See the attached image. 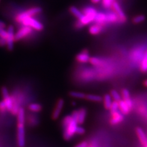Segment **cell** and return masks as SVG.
I'll return each mask as SVG.
<instances>
[{"mask_svg":"<svg viewBox=\"0 0 147 147\" xmlns=\"http://www.w3.org/2000/svg\"><path fill=\"white\" fill-rule=\"evenodd\" d=\"M63 127V137L66 140H69L76 134L78 123L72 115H67L62 120Z\"/></svg>","mask_w":147,"mask_h":147,"instance_id":"cell-1","label":"cell"},{"mask_svg":"<svg viewBox=\"0 0 147 147\" xmlns=\"http://www.w3.org/2000/svg\"><path fill=\"white\" fill-rule=\"evenodd\" d=\"M82 12L84 13V16L79 20L84 26L89 25L91 22H94L95 18L98 13L96 9L91 6L86 7Z\"/></svg>","mask_w":147,"mask_h":147,"instance_id":"cell-2","label":"cell"},{"mask_svg":"<svg viewBox=\"0 0 147 147\" xmlns=\"http://www.w3.org/2000/svg\"><path fill=\"white\" fill-rule=\"evenodd\" d=\"M17 141L19 147H24L25 145V122L17 121Z\"/></svg>","mask_w":147,"mask_h":147,"instance_id":"cell-3","label":"cell"},{"mask_svg":"<svg viewBox=\"0 0 147 147\" xmlns=\"http://www.w3.org/2000/svg\"><path fill=\"white\" fill-rule=\"evenodd\" d=\"M21 24L23 26H28L36 31H42L44 29V25L42 23L37 20L33 17H27L23 21Z\"/></svg>","mask_w":147,"mask_h":147,"instance_id":"cell-4","label":"cell"},{"mask_svg":"<svg viewBox=\"0 0 147 147\" xmlns=\"http://www.w3.org/2000/svg\"><path fill=\"white\" fill-rule=\"evenodd\" d=\"M86 110L85 108H81L79 110L72 112L71 115L77 122L78 125H82L84 123L86 117Z\"/></svg>","mask_w":147,"mask_h":147,"instance_id":"cell-5","label":"cell"},{"mask_svg":"<svg viewBox=\"0 0 147 147\" xmlns=\"http://www.w3.org/2000/svg\"><path fill=\"white\" fill-rule=\"evenodd\" d=\"M33 28L28 26H22L15 34V40L16 41L22 40L28 36L33 32Z\"/></svg>","mask_w":147,"mask_h":147,"instance_id":"cell-6","label":"cell"},{"mask_svg":"<svg viewBox=\"0 0 147 147\" xmlns=\"http://www.w3.org/2000/svg\"><path fill=\"white\" fill-rule=\"evenodd\" d=\"M1 94L3 96L4 102H5V104L6 105L7 110L9 112H11L13 106V101L12 98L9 95V91L6 87H2Z\"/></svg>","mask_w":147,"mask_h":147,"instance_id":"cell-7","label":"cell"},{"mask_svg":"<svg viewBox=\"0 0 147 147\" xmlns=\"http://www.w3.org/2000/svg\"><path fill=\"white\" fill-rule=\"evenodd\" d=\"M7 37L6 39V46L9 50L13 49V44L15 40L14 28L12 25H10L7 29Z\"/></svg>","mask_w":147,"mask_h":147,"instance_id":"cell-8","label":"cell"},{"mask_svg":"<svg viewBox=\"0 0 147 147\" xmlns=\"http://www.w3.org/2000/svg\"><path fill=\"white\" fill-rule=\"evenodd\" d=\"M112 7L113 9L114 12L118 15L119 17V22L121 23L125 22L126 21L127 18L125 12H124L122 10V9L120 5L119 4V3L117 1H114L112 4Z\"/></svg>","mask_w":147,"mask_h":147,"instance_id":"cell-9","label":"cell"},{"mask_svg":"<svg viewBox=\"0 0 147 147\" xmlns=\"http://www.w3.org/2000/svg\"><path fill=\"white\" fill-rule=\"evenodd\" d=\"M64 100L63 99H59L57 101V102L56 104V105L55 107V109L53 110V111L52 114V118L54 120L55 119H57L60 114L61 113V111L63 110V108L64 107Z\"/></svg>","mask_w":147,"mask_h":147,"instance_id":"cell-10","label":"cell"},{"mask_svg":"<svg viewBox=\"0 0 147 147\" xmlns=\"http://www.w3.org/2000/svg\"><path fill=\"white\" fill-rule=\"evenodd\" d=\"M112 117L110 119V122L112 125H117L118 124L122 122L124 119L123 114L119 110L111 113Z\"/></svg>","mask_w":147,"mask_h":147,"instance_id":"cell-11","label":"cell"},{"mask_svg":"<svg viewBox=\"0 0 147 147\" xmlns=\"http://www.w3.org/2000/svg\"><path fill=\"white\" fill-rule=\"evenodd\" d=\"M90 56L89 55V52L87 50H82L81 52L78 53L76 56V60L79 63H86L90 62Z\"/></svg>","mask_w":147,"mask_h":147,"instance_id":"cell-12","label":"cell"},{"mask_svg":"<svg viewBox=\"0 0 147 147\" xmlns=\"http://www.w3.org/2000/svg\"><path fill=\"white\" fill-rule=\"evenodd\" d=\"M136 134L139 138V140L142 145H145L147 144V137L145 134L144 130L140 127H137L136 129Z\"/></svg>","mask_w":147,"mask_h":147,"instance_id":"cell-13","label":"cell"},{"mask_svg":"<svg viewBox=\"0 0 147 147\" xmlns=\"http://www.w3.org/2000/svg\"><path fill=\"white\" fill-rule=\"evenodd\" d=\"M94 22L96 24H98L100 25H103L107 23V16L106 13L104 12H98L97 15L95 18Z\"/></svg>","mask_w":147,"mask_h":147,"instance_id":"cell-14","label":"cell"},{"mask_svg":"<svg viewBox=\"0 0 147 147\" xmlns=\"http://www.w3.org/2000/svg\"><path fill=\"white\" fill-rule=\"evenodd\" d=\"M121 94L123 97V100H125L126 104L129 105L131 109L132 107V101L131 99L130 93L127 89H123L121 91Z\"/></svg>","mask_w":147,"mask_h":147,"instance_id":"cell-15","label":"cell"},{"mask_svg":"<svg viewBox=\"0 0 147 147\" xmlns=\"http://www.w3.org/2000/svg\"><path fill=\"white\" fill-rule=\"evenodd\" d=\"M102 31V25H99L98 24H95L92 25L89 28V33L92 35H98L101 33Z\"/></svg>","mask_w":147,"mask_h":147,"instance_id":"cell-16","label":"cell"},{"mask_svg":"<svg viewBox=\"0 0 147 147\" xmlns=\"http://www.w3.org/2000/svg\"><path fill=\"white\" fill-rule=\"evenodd\" d=\"M119 104V110L120 111L123 115H126L130 112L131 109L129 107V105L126 104L125 100L121 99L118 102Z\"/></svg>","mask_w":147,"mask_h":147,"instance_id":"cell-17","label":"cell"},{"mask_svg":"<svg viewBox=\"0 0 147 147\" xmlns=\"http://www.w3.org/2000/svg\"><path fill=\"white\" fill-rule=\"evenodd\" d=\"M107 23H116L119 22V17L115 12H109L106 13Z\"/></svg>","mask_w":147,"mask_h":147,"instance_id":"cell-18","label":"cell"},{"mask_svg":"<svg viewBox=\"0 0 147 147\" xmlns=\"http://www.w3.org/2000/svg\"><path fill=\"white\" fill-rule=\"evenodd\" d=\"M103 101H104V107L107 110H110V107H111L112 104L113 102L111 95L109 94H105L103 98Z\"/></svg>","mask_w":147,"mask_h":147,"instance_id":"cell-19","label":"cell"},{"mask_svg":"<svg viewBox=\"0 0 147 147\" xmlns=\"http://www.w3.org/2000/svg\"><path fill=\"white\" fill-rule=\"evenodd\" d=\"M69 12L71 14H72L76 18H77L78 20H80V18L84 16V13L81 12L79 9H77L75 6H71L69 8Z\"/></svg>","mask_w":147,"mask_h":147,"instance_id":"cell-20","label":"cell"},{"mask_svg":"<svg viewBox=\"0 0 147 147\" xmlns=\"http://www.w3.org/2000/svg\"><path fill=\"white\" fill-rule=\"evenodd\" d=\"M42 11V9L40 7H33L30 9H29L28 10L26 11V13H28L30 17H33L36 15H38Z\"/></svg>","mask_w":147,"mask_h":147,"instance_id":"cell-21","label":"cell"},{"mask_svg":"<svg viewBox=\"0 0 147 147\" xmlns=\"http://www.w3.org/2000/svg\"><path fill=\"white\" fill-rule=\"evenodd\" d=\"M140 71L143 72H147V50L142 58V60L140 65Z\"/></svg>","mask_w":147,"mask_h":147,"instance_id":"cell-22","label":"cell"},{"mask_svg":"<svg viewBox=\"0 0 147 147\" xmlns=\"http://www.w3.org/2000/svg\"><path fill=\"white\" fill-rule=\"evenodd\" d=\"M28 109L32 112H39L42 109V105L38 103H33L28 105Z\"/></svg>","mask_w":147,"mask_h":147,"instance_id":"cell-23","label":"cell"},{"mask_svg":"<svg viewBox=\"0 0 147 147\" xmlns=\"http://www.w3.org/2000/svg\"><path fill=\"white\" fill-rule=\"evenodd\" d=\"M85 99L93 102H101L103 100V98L100 96L95 94H86Z\"/></svg>","mask_w":147,"mask_h":147,"instance_id":"cell-24","label":"cell"},{"mask_svg":"<svg viewBox=\"0 0 147 147\" xmlns=\"http://www.w3.org/2000/svg\"><path fill=\"white\" fill-rule=\"evenodd\" d=\"M90 63L92 65L95 66H100L103 64V61L98 57H91L90 59Z\"/></svg>","mask_w":147,"mask_h":147,"instance_id":"cell-25","label":"cell"},{"mask_svg":"<svg viewBox=\"0 0 147 147\" xmlns=\"http://www.w3.org/2000/svg\"><path fill=\"white\" fill-rule=\"evenodd\" d=\"M69 95L72 98L77 99H85L86 97V94L85 93L79 91H71Z\"/></svg>","mask_w":147,"mask_h":147,"instance_id":"cell-26","label":"cell"},{"mask_svg":"<svg viewBox=\"0 0 147 147\" xmlns=\"http://www.w3.org/2000/svg\"><path fill=\"white\" fill-rule=\"evenodd\" d=\"M110 95H111L113 100L119 102V100H121V96L115 90H111V91H110Z\"/></svg>","mask_w":147,"mask_h":147,"instance_id":"cell-27","label":"cell"},{"mask_svg":"<svg viewBox=\"0 0 147 147\" xmlns=\"http://www.w3.org/2000/svg\"><path fill=\"white\" fill-rule=\"evenodd\" d=\"M145 20V17L143 15H140L134 17V18L132 19V21L135 24H138L144 22Z\"/></svg>","mask_w":147,"mask_h":147,"instance_id":"cell-28","label":"cell"},{"mask_svg":"<svg viewBox=\"0 0 147 147\" xmlns=\"http://www.w3.org/2000/svg\"><path fill=\"white\" fill-rule=\"evenodd\" d=\"M102 6L106 9H109L112 7V4L115 1L114 0H102Z\"/></svg>","mask_w":147,"mask_h":147,"instance_id":"cell-29","label":"cell"},{"mask_svg":"<svg viewBox=\"0 0 147 147\" xmlns=\"http://www.w3.org/2000/svg\"><path fill=\"white\" fill-rule=\"evenodd\" d=\"M119 110V104H118V102L115 100H113V102L112 104L111 107H110V112L113 113L117 111V110Z\"/></svg>","mask_w":147,"mask_h":147,"instance_id":"cell-30","label":"cell"},{"mask_svg":"<svg viewBox=\"0 0 147 147\" xmlns=\"http://www.w3.org/2000/svg\"><path fill=\"white\" fill-rule=\"evenodd\" d=\"M6 110H7V108H6L5 102H4L3 100L0 101V113L6 112Z\"/></svg>","mask_w":147,"mask_h":147,"instance_id":"cell-31","label":"cell"},{"mask_svg":"<svg viewBox=\"0 0 147 147\" xmlns=\"http://www.w3.org/2000/svg\"><path fill=\"white\" fill-rule=\"evenodd\" d=\"M0 37L6 40L7 37V31L4 28H0Z\"/></svg>","mask_w":147,"mask_h":147,"instance_id":"cell-32","label":"cell"},{"mask_svg":"<svg viewBox=\"0 0 147 147\" xmlns=\"http://www.w3.org/2000/svg\"><path fill=\"white\" fill-rule=\"evenodd\" d=\"M85 132V130L84 127H82L81 126H78L77 129H76V134H79V135H82L84 134Z\"/></svg>","mask_w":147,"mask_h":147,"instance_id":"cell-33","label":"cell"},{"mask_svg":"<svg viewBox=\"0 0 147 147\" xmlns=\"http://www.w3.org/2000/svg\"><path fill=\"white\" fill-rule=\"evenodd\" d=\"M74 26H75V27L76 28H77V29H80V28H83V27L84 26L79 20H78L77 22H76Z\"/></svg>","mask_w":147,"mask_h":147,"instance_id":"cell-34","label":"cell"},{"mask_svg":"<svg viewBox=\"0 0 147 147\" xmlns=\"http://www.w3.org/2000/svg\"><path fill=\"white\" fill-rule=\"evenodd\" d=\"M87 146H88V143L86 141H84L82 142L81 143L77 144L74 147H87Z\"/></svg>","mask_w":147,"mask_h":147,"instance_id":"cell-35","label":"cell"},{"mask_svg":"<svg viewBox=\"0 0 147 147\" xmlns=\"http://www.w3.org/2000/svg\"><path fill=\"white\" fill-rule=\"evenodd\" d=\"M6 45V40L0 37V47H4Z\"/></svg>","mask_w":147,"mask_h":147,"instance_id":"cell-36","label":"cell"},{"mask_svg":"<svg viewBox=\"0 0 147 147\" xmlns=\"http://www.w3.org/2000/svg\"><path fill=\"white\" fill-rule=\"evenodd\" d=\"M6 28V24L2 21L0 20V28Z\"/></svg>","mask_w":147,"mask_h":147,"instance_id":"cell-37","label":"cell"},{"mask_svg":"<svg viewBox=\"0 0 147 147\" xmlns=\"http://www.w3.org/2000/svg\"><path fill=\"white\" fill-rule=\"evenodd\" d=\"M102 0H91V2L93 4H98L100 3Z\"/></svg>","mask_w":147,"mask_h":147,"instance_id":"cell-38","label":"cell"},{"mask_svg":"<svg viewBox=\"0 0 147 147\" xmlns=\"http://www.w3.org/2000/svg\"><path fill=\"white\" fill-rule=\"evenodd\" d=\"M144 85H145V86H146V87H147V80H146L144 82Z\"/></svg>","mask_w":147,"mask_h":147,"instance_id":"cell-39","label":"cell"},{"mask_svg":"<svg viewBox=\"0 0 147 147\" xmlns=\"http://www.w3.org/2000/svg\"><path fill=\"white\" fill-rule=\"evenodd\" d=\"M144 147H147V144H146L144 145Z\"/></svg>","mask_w":147,"mask_h":147,"instance_id":"cell-40","label":"cell"},{"mask_svg":"<svg viewBox=\"0 0 147 147\" xmlns=\"http://www.w3.org/2000/svg\"><path fill=\"white\" fill-rule=\"evenodd\" d=\"M0 1H1V0H0Z\"/></svg>","mask_w":147,"mask_h":147,"instance_id":"cell-41","label":"cell"}]
</instances>
